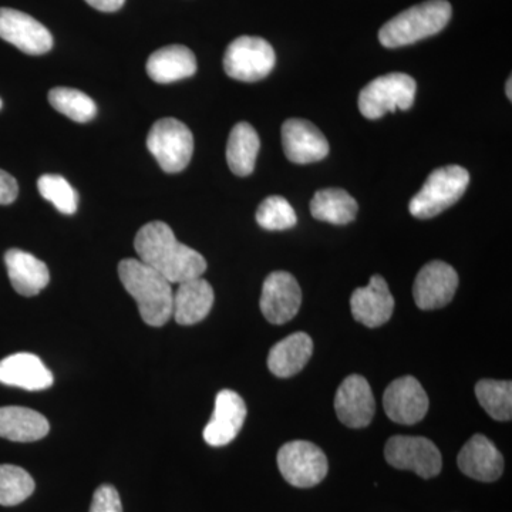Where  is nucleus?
<instances>
[{
  "label": "nucleus",
  "instance_id": "nucleus-1",
  "mask_svg": "<svg viewBox=\"0 0 512 512\" xmlns=\"http://www.w3.org/2000/svg\"><path fill=\"white\" fill-rule=\"evenodd\" d=\"M134 248L138 259L164 276L170 284L200 278L207 261L200 252L181 244L165 222L153 221L137 232Z\"/></svg>",
  "mask_w": 512,
  "mask_h": 512
},
{
  "label": "nucleus",
  "instance_id": "nucleus-2",
  "mask_svg": "<svg viewBox=\"0 0 512 512\" xmlns=\"http://www.w3.org/2000/svg\"><path fill=\"white\" fill-rule=\"evenodd\" d=\"M121 284L137 302L147 325L160 328L173 318V284L140 259H123L119 265Z\"/></svg>",
  "mask_w": 512,
  "mask_h": 512
},
{
  "label": "nucleus",
  "instance_id": "nucleus-3",
  "mask_svg": "<svg viewBox=\"0 0 512 512\" xmlns=\"http://www.w3.org/2000/svg\"><path fill=\"white\" fill-rule=\"evenodd\" d=\"M451 15L453 10L447 0H427L390 19L380 29V43L389 49L413 45L440 33L450 22Z\"/></svg>",
  "mask_w": 512,
  "mask_h": 512
},
{
  "label": "nucleus",
  "instance_id": "nucleus-4",
  "mask_svg": "<svg viewBox=\"0 0 512 512\" xmlns=\"http://www.w3.org/2000/svg\"><path fill=\"white\" fill-rule=\"evenodd\" d=\"M468 184L470 174L466 168L460 165L437 168L410 201V214L420 220L437 217L463 197Z\"/></svg>",
  "mask_w": 512,
  "mask_h": 512
},
{
  "label": "nucleus",
  "instance_id": "nucleus-5",
  "mask_svg": "<svg viewBox=\"0 0 512 512\" xmlns=\"http://www.w3.org/2000/svg\"><path fill=\"white\" fill-rule=\"evenodd\" d=\"M416 89L417 84L409 74H386L363 87L357 106L366 119L377 120L386 113L412 109Z\"/></svg>",
  "mask_w": 512,
  "mask_h": 512
},
{
  "label": "nucleus",
  "instance_id": "nucleus-6",
  "mask_svg": "<svg viewBox=\"0 0 512 512\" xmlns=\"http://www.w3.org/2000/svg\"><path fill=\"white\" fill-rule=\"evenodd\" d=\"M147 147L165 173H180L190 164L194 137L180 120L161 119L151 127Z\"/></svg>",
  "mask_w": 512,
  "mask_h": 512
},
{
  "label": "nucleus",
  "instance_id": "nucleus-7",
  "mask_svg": "<svg viewBox=\"0 0 512 512\" xmlns=\"http://www.w3.org/2000/svg\"><path fill=\"white\" fill-rule=\"evenodd\" d=\"M274 47L256 36H241L231 42L224 56V69L231 79L258 82L274 70Z\"/></svg>",
  "mask_w": 512,
  "mask_h": 512
},
{
  "label": "nucleus",
  "instance_id": "nucleus-8",
  "mask_svg": "<svg viewBox=\"0 0 512 512\" xmlns=\"http://www.w3.org/2000/svg\"><path fill=\"white\" fill-rule=\"evenodd\" d=\"M278 467L293 487L311 488L328 476L329 464L325 453L316 444L296 440L278 451Z\"/></svg>",
  "mask_w": 512,
  "mask_h": 512
},
{
  "label": "nucleus",
  "instance_id": "nucleus-9",
  "mask_svg": "<svg viewBox=\"0 0 512 512\" xmlns=\"http://www.w3.org/2000/svg\"><path fill=\"white\" fill-rule=\"evenodd\" d=\"M384 456L390 466L413 471L421 478L439 476L443 467L439 448L426 437L394 436L387 441Z\"/></svg>",
  "mask_w": 512,
  "mask_h": 512
},
{
  "label": "nucleus",
  "instance_id": "nucleus-10",
  "mask_svg": "<svg viewBox=\"0 0 512 512\" xmlns=\"http://www.w3.org/2000/svg\"><path fill=\"white\" fill-rule=\"evenodd\" d=\"M261 311L272 325H284L298 315L302 305V291L295 276L276 271L268 275L262 286Z\"/></svg>",
  "mask_w": 512,
  "mask_h": 512
},
{
  "label": "nucleus",
  "instance_id": "nucleus-11",
  "mask_svg": "<svg viewBox=\"0 0 512 512\" xmlns=\"http://www.w3.org/2000/svg\"><path fill=\"white\" fill-rule=\"evenodd\" d=\"M458 288V275L453 266L431 261L420 269L413 285V298L421 311L441 309L453 301Z\"/></svg>",
  "mask_w": 512,
  "mask_h": 512
},
{
  "label": "nucleus",
  "instance_id": "nucleus-12",
  "mask_svg": "<svg viewBox=\"0 0 512 512\" xmlns=\"http://www.w3.org/2000/svg\"><path fill=\"white\" fill-rule=\"evenodd\" d=\"M429 397L419 380L403 376L389 384L383 396L384 412L394 423L412 426L429 412Z\"/></svg>",
  "mask_w": 512,
  "mask_h": 512
},
{
  "label": "nucleus",
  "instance_id": "nucleus-13",
  "mask_svg": "<svg viewBox=\"0 0 512 512\" xmlns=\"http://www.w3.org/2000/svg\"><path fill=\"white\" fill-rule=\"evenodd\" d=\"M0 37L26 55H45L53 47L49 29L16 9L0 8Z\"/></svg>",
  "mask_w": 512,
  "mask_h": 512
},
{
  "label": "nucleus",
  "instance_id": "nucleus-14",
  "mask_svg": "<svg viewBox=\"0 0 512 512\" xmlns=\"http://www.w3.org/2000/svg\"><path fill=\"white\" fill-rule=\"evenodd\" d=\"M339 420L350 429H363L372 423L376 412L372 387L363 376L346 377L335 396Z\"/></svg>",
  "mask_w": 512,
  "mask_h": 512
},
{
  "label": "nucleus",
  "instance_id": "nucleus-15",
  "mask_svg": "<svg viewBox=\"0 0 512 512\" xmlns=\"http://www.w3.org/2000/svg\"><path fill=\"white\" fill-rule=\"evenodd\" d=\"M247 419L244 399L234 390H221L215 399L214 414L205 426L204 440L212 447L227 446L238 436Z\"/></svg>",
  "mask_w": 512,
  "mask_h": 512
},
{
  "label": "nucleus",
  "instance_id": "nucleus-16",
  "mask_svg": "<svg viewBox=\"0 0 512 512\" xmlns=\"http://www.w3.org/2000/svg\"><path fill=\"white\" fill-rule=\"evenodd\" d=\"M285 156L295 164H311L329 154V143L322 131L311 121L286 120L282 126Z\"/></svg>",
  "mask_w": 512,
  "mask_h": 512
},
{
  "label": "nucleus",
  "instance_id": "nucleus-17",
  "mask_svg": "<svg viewBox=\"0 0 512 512\" xmlns=\"http://www.w3.org/2000/svg\"><path fill=\"white\" fill-rule=\"evenodd\" d=\"M350 308L356 322L367 328H379L389 322L394 311V298L386 279L375 275L365 288H357L350 298Z\"/></svg>",
  "mask_w": 512,
  "mask_h": 512
},
{
  "label": "nucleus",
  "instance_id": "nucleus-18",
  "mask_svg": "<svg viewBox=\"0 0 512 512\" xmlns=\"http://www.w3.org/2000/svg\"><path fill=\"white\" fill-rule=\"evenodd\" d=\"M457 464L461 473L483 483H493L503 476V454L483 434H476L464 444L458 454Z\"/></svg>",
  "mask_w": 512,
  "mask_h": 512
},
{
  "label": "nucleus",
  "instance_id": "nucleus-19",
  "mask_svg": "<svg viewBox=\"0 0 512 512\" xmlns=\"http://www.w3.org/2000/svg\"><path fill=\"white\" fill-rule=\"evenodd\" d=\"M0 383L37 392L52 386L53 375L40 357L32 353H15L0 360Z\"/></svg>",
  "mask_w": 512,
  "mask_h": 512
},
{
  "label": "nucleus",
  "instance_id": "nucleus-20",
  "mask_svg": "<svg viewBox=\"0 0 512 512\" xmlns=\"http://www.w3.org/2000/svg\"><path fill=\"white\" fill-rule=\"evenodd\" d=\"M214 289L205 279L194 278L178 284L173 298V316L178 325L191 326L210 315Z\"/></svg>",
  "mask_w": 512,
  "mask_h": 512
},
{
  "label": "nucleus",
  "instance_id": "nucleus-21",
  "mask_svg": "<svg viewBox=\"0 0 512 512\" xmlns=\"http://www.w3.org/2000/svg\"><path fill=\"white\" fill-rule=\"evenodd\" d=\"M5 264L10 284L19 295L36 296L49 285V268L29 252L9 249L5 254Z\"/></svg>",
  "mask_w": 512,
  "mask_h": 512
},
{
  "label": "nucleus",
  "instance_id": "nucleus-22",
  "mask_svg": "<svg viewBox=\"0 0 512 512\" xmlns=\"http://www.w3.org/2000/svg\"><path fill=\"white\" fill-rule=\"evenodd\" d=\"M197 59L188 47L165 46L147 60V73L156 83L168 84L194 76Z\"/></svg>",
  "mask_w": 512,
  "mask_h": 512
},
{
  "label": "nucleus",
  "instance_id": "nucleus-23",
  "mask_svg": "<svg viewBox=\"0 0 512 512\" xmlns=\"http://www.w3.org/2000/svg\"><path fill=\"white\" fill-rule=\"evenodd\" d=\"M46 417L28 407H0V437L16 443H32L49 434Z\"/></svg>",
  "mask_w": 512,
  "mask_h": 512
},
{
  "label": "nucleus",
  "instance_id": "nucleus-24",
  "mask_svg": "<svg viewBox=\"0 0 512 512\" xmlns=\"http://www.w3.org/2000/svg\"><path fill=\"white\" fill-rule=\"evenodd\" d=\"M313 353V342L308 333L296 332L282 339L271 349L268 367L272 375L292 377L308 365Z\"/></svg>",
  "mask_w": 512,
  "mask_h": 512
},
{
  "label": "nucleus",
  "instance_id": "nucleus-25",
  "mask_svg": "<svg viewBox=\"0 0 512 512\" xmlns=\"http://www.w3.org/2000/svg\"><path fill=\"white\" fill-rule=\"evenodd\" d=\"M258 133L249 123H238L232 128L227 144V161L229 170L238 177H247L254 173L256 157H258Z\"/></svg>",
  "mask_w": 512,
  "mask_h": 512
},
{
  "label": "nucleus",
  "instance_id": "nucleus-26",
  "mask_svg": "<svg viewBox=\"0 0 512 512\" xmlns=\"http://www.w3.org/2000/svg\"><path fill=\"white\" fill-rule=\"evenodd\" d=\"M357 210L359 207L355 198L340 188L320 190L311 201L313 218L333 225H346L355 221Z\"/></svg>",
  "mask_w": 512,
  "mask_h": 512
},
{
  "label": "nucleus",
  "instance_id": "nucleus-27",
  "mask_svg": "<svg viewBox=\"0 0 512 512\" xmlns=\"http://www.w3.org/2000/svg\"><path fill=\"white\" fill-rule=\"evenodd\" d=\"M476 396L481 407L498 421H510L512 417V383L485 379L477 383Z\"/></svg>",
  "mask_w": 512,
  "mask_h": 512
},
{
  "label": "nucleus",
  "instance_id": "nucleus-28",
  "mask_svg": "<svg viewBox=\"0 0 512 512\" xmlns=\"http://www.w3.org/2000/svg\"><path fill=\"white\" fill-rule=\"evenodd\" d=\"M49 101L53 109L76 123H89L96 117V103L80 90L55 87L49 92Z\"/></svg>",
  "mask_w": 512,
  "mask_h": 512
},
{
  "label": "nucleus",
  "instance_id": "nucleus-29",
  "mask_svg": "<svg viewBox=\"0 0 512 512\" xmlns=\"http://www.w3.org/2000/svg\"><path fill=\"white\" fill-rule=\"evenodd\" d=\"M35 491V480L22 467L0 464V505L15 507Z\"/></svg>",
  "mask_w": 512,
  "mask_h": 512
},
{
  "label": "nucleus",
  "instance_id": "nucleus-30",
  "mask_svg": "<svg viewBox=\"0 0 512 512\" xmlns=\"http://www.w3.org/2000/svg\"><path fill=\"white\" fill-rule=\"evenodd\" d=\"M40 195L66 215H73L79 205V197L69 181L62 175L45 174L37 180Z\"/></svg>",
  "mask_w": 512,
  "mask_h": 512
},
{
  "label": "nucleus",
  "instance_id": "nucleus-31",
  "mask_svg": "<svg viewBox=\"0 0 512 512\" xmlns=\"http://www.w3.org/2000/svg\"><path fill=\"white\" fill-rule=\"evenodd\" d=\"M256 222L259 227L268 231H284V229L295 227L298 218L288 200L279 195H272L259 205L256 211Z\"/></svg>",
  "mask_w": 512,
  "mask_h": 512
},
{
  "label": "nucleus",
  "instance_id": "nucleus-32",
  "mask_svg": "<svg viewBox=\"0 0 512 512\" xmlns=\"http://www.w3.org/2000/svg\"><path fill=\"white\" fill-rule=\"evenodd\" d=\"M90 512H123L119 491L110 484L100 485L93 495Z\"/></svg>",
  "mask_w": 512,
  "mask_h": 512
},
{
  "label": "nucleus",
  "instance_id": "nucleus-33",
  "mask_svg": "<svg viewBox=\"0 0 512 512\" xmlns=\"http://www.w3.org/2000/svg\"><path fill=\"white\" fill-rule=\"evenodd\" d=\"M18 194V181L6 171L0 170V205L12 204L18 198Z\"/></svg>",
  "mask_w": 512,
  "mask_h": 512
},
{
  "label": "nucleus",
  "instance_id": "nucleus-34",
  "mask_svg": "<svg viewBox=\"0 0 512 512\" xmlns=\"http://www.w3.org/2000/svg\"><path fill=\"white\" fill-rule=\"evenodd\" d=\"M92 8L100 10V12H116L123 8L126 0H86Z\"/></svg>",
  "mask_w": 512,
  "mask_h": 512
},
{
  "label": "nucleus",
  "instance_id": "nucleus-35",
  "mask_svg": "<svg viewBox=\"0 0 512 512\" xmlns=\"http://www.w3.org/2000/svg\"><path fill=\"white\" fill-rule=\"evenodd\" d=\"M511 84H512V80H511V77L510 79L507 80V86H505V92H507V96H508V99H512V93H511Z\"/></svg>",
  "mask_w": 512,
  "mask_h": 512
},
{
  "label": "nucleus",
  "instance_id": "nucleus-36",
  "mask_svg": "<svg viewBox=\"0 0 512 512\" xmlns=\"http://www.w3.org/2000/svg\"><path fill=\"white\" fill-rule=\"evenodd\" d=\"M0 109H2V100H0Z\"/></svg>",
  "mask_w": 512,
  "mask_h": 512
}]
</instances>
